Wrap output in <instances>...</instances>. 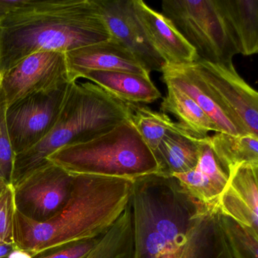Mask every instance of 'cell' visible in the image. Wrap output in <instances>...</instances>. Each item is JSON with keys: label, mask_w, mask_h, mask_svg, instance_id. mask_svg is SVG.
<instances>
[{"label": "cell", "mask_w": 258, "mask_h": 258, "mask_svg": "<svg viewBox=\"0 0 258 258\" xmlns=\"http://www.w3.org/2000/svg\"><path fill=\"white\" fill-rule=\"evenodd\" d=\"M134 258H240L221 214L173 176L134 179Z\"/></svg>", "instance_id": "1"}, {"label": "cell", "mask_w": 258, "mask_h": 258, "mask_svg": "<svg viewBox=\"0 0 258 258\" xmlns=\"http://www.w3.org/2000/svg\"><path fill=\"white\" fill-rule=\"evenodd\" d=\"M133 179L98 175L74 176L66 205L52 217L37 222L16 210L13 239L18 248L35 258L80 241L94 239L123 214Z\"/></svg>", "instance_id": "2"}, {"label": "cell", "mask_w": 258, "mask_h": 258, "mask_svg": "<svg viewBox=\"0 0 258 258\" xmlns=\"http://www.w3.org/2000/svg\"><path fill=\"white\" fill-rule=\"evenodd\" d=\"M111 38L95 0H27L0 25V78L35 52H67Z\"/></svg>", "instance_id": "3"}, {"label": "cell", "mask_w": 258, "mask_h": 258, "mask_svg": "<svg viewBox=\"0 0 258 258\" xmlns=\"http://www.w3.org/2000/svg\"><path fill=\"white\" fill-rule=\"evenodd\" d=\"M84 80L69 83L61 111L49 134L16 155L13 184L46 164V158L58 149L87 143L129 119L127 103Z\"/></svg>", "instance_id": "4"}, {"label": "cell", "mask_w": 258, "mask_h": 258, "mask_svg": "<svg viewBox=\"0 0 258 258\" xmlns=\"http://www.w3.org/2000/svg\"><path fill=\"white\" fill-rule=\"evenodd\" d=\"M46 161L72 176L98 175L134 180L159 170L153 152L129 119L97 138L58 149Z\"/></svg>", "instance_id": "5"}, {"label": "cell", "mask_w": 258, "mask_h": 258, "mask_svg": "<svg viewBox=\"0 0 258 258\" xmlns=\"http://www.w3.org/2000/svg\"><path fill=\"white\" fill-rule=\"evenodd\" d=\"M162 12L194 48L199 61L227 64L239 54L217 0H164Z\"/></svg>", "instance_id": "6"}, {"label": "cell", "mask_w": 258, "mask_h": 258, "mask_svg": "<svg viewBox=\"0 0 258 258\" xmlns=\"http://www.w3.org/2000/svg\"><path fill=\"white\" fill-rule=\"evenodd\" d=\"M69 83L27 96L7 107V127L16 155L40 143L53 127Z\"/></svg>", "instance_id": "7"}, {"label": "cell", "mask_w": 258, "mask_h": 258, "mask_svg": "<svg viewBox=\"0 0 258 258\" xmlns=\"http://www.w3.org/2000/svg\"><path fill=\"white\" fill-rule=\"evenodd\" d=\"M74 176L47 161L13 184L16 210L42 222L63 208L72 191Z\"/></svg>", "instance_id": "8"}, {"label": "cell", "mask_w": 258, "mask_h": 258, "mask_svg": "<svg viewBox=\"0 0 258 258\" xmlns=\"http://www.w3.org/2000/svg\"><path fill=\"white\" fill-rule=\"evenodd\" d=\"M69 82L66 52L40 51L1 75L0 90L9 107L27 96Z\"/></svg>", "instance_id": "9"}, {"label": "cell", "mask_w": 258, "mask_h": 258, "mask_svg": "<svg viewBox=\"0 0 258 258\" xmlns=\"http://www.w3.org/2000/svg\"><path fill=\"white\" fill-rule=\"evenodd\" d=\"M220 103L245 134L258 136V94L238 75L233 63H192Z\"/></svg>", "instance_id": "10"}, {"label": "cell", "mask_w": 258, "mask_h": 258, "mask_svg": "<svg viewBox=\"0 0 258 258\" xmlns=\"http://www.w3.org/2000/svg\"><path fill=\"white\" fill-rule=\"evenodd\" d=\"M111 37L124 45L143 69L161 72L165 62L154 49L139 19L134 0H95Z\"/></svg>", "instance_id": "11"}, {"label": "cell", "mask_w": 258, "mask_h": 258, "mask_svg": "<svg viewBox=\"0 0 258 258\" xmlns=\"http://www.w3.org/2000/svg\"><path fill=\"white\" fill-rule=\"evenodd\" d=\"M258 165L243 164L229 172L219 199V212L258 237Z\"/></svg>", "instance_id": "12"}, {"label": "cell", "mask_w": 258, "mask_h": 258, "mask_svg": "<svg viewBox=\"0 0 258 258\" xmlns=\"http://www.w3.org/2000/svg\"><path fill=\"white\" fill-rule=\"evenodd\" d=\"M161 73L166 86L178 89L188 95L217 125L220 133L235 136L247 134L235 123L192 64H165Z\"/></svg>", "instance_id": "13"}, {"label": "cell", "mask_w": 258, "mask_h": 258, "mask_svg": "<svg viewBox=\"0 0 258 258\" xmlns=\"http://www.w3.org/2000/svg\"><path fill=\"white\" fill-rule=\"evenodd\" d=\"M70 82L88 71L123 72L150 75L131 51L116 39L66 52Z\"/></svg>", "instance_id": "14"}, {"label": "cell", "mask_w": 258, "mask_h": 258, "mask_svg": "<svg viewBox=\"0 0 258 258\" xmlns=\"http://www.w3.org/2000/svg\"><path fill=\"white\" fill-rule=\"evenodd\" d=\"M139 19L154 49L165 64L182 66L196 62L198 55L171 22L148 7L141 0H134Z\"/></svg>", "instance_id": "15"}, {"label": "cell", "mask_w": 258, "mask_h": 258, "mask_svg": "<svg viewBox=\"0 0 258 258\" xmlns=\"http://www.w3.org/2000/svg\"><path fill=\"white\" fill-rule=\"evenodd\" d=\"M173 176L193 197L217 208L229 180V173L217 160L208 137L199 139V161L196 167Z\"/></svg>", "instance_id": "16"}, {"label": "cell", "mask_w": 258, "mask_h": 258, "mask_svg": "<svg viewBox=\"0 0 258 258\" xmlns=\"http://www.w3.org/2000/svg\"><path fill=\"white\" fill-rule=\"evenodd\" d=\"M125 103L147 104L162 97L150 75L123 72L88 71L81 75Z\"/></svg>", "instance_id": "17"}, {"label": "cell", "mask_w": 258, "mask_h": 258, "mask_svg": "<svg viewBox=\"0 0 258 258\" xmlns=\"http://www.w3.org/2000/svg\"><path fill=\"white\" fill-rule=\"evenodd\" d=\"M238 53L258 52V0H217Z\"/></svg>", "instance_id": "18"}, {"label": "cell", "mask_w": 258, "mask_h": 258, "mask_svg": "<svg viewBox=\"0 0 258 258\" xmlns=\"http://www.w3.org/2000/svg\"><path fill=\"white\" fill-rule=\"evenodd\" d=\"M199 139L177 122L153 152L158 173L173 176L195 168L199 161Z\"/></svg>", "instance_id": "19"}, {"label": "cell", "mask_w": 258, "mask_h": 258, "mask_svg": "<svg viewBox=\"0 0 258 258\" xmlns=\"http://www.w3.org/2000/svg\"><path fill=\"white\" fill-rule=\"evenodd\" d=\"M83 258H134V217L131 205L115 223L98 238Z\"/></svg>", "instance_id": "20"}, {"label": "cell", "mask_w": 258, "mask_h": 258, "mask_svg": "<svg viewBox=\"0 0 258 258\" xmlns=\"http://www.w3.org/2000/svg\"><path fill=\"white\" fill-rule=\"evenodd\" d=\"M167 87V95L160 108L161 112L173 114L197 138H205L211 131L220 133L217 125L188 95L178 89Z\"/></svg>", "instance_id": "21"}, {"label": "cell", "mask_w": 258, "mask_h": 258, "mask_svg": "<svg viewBox=\"0 0 258 258\" xmlns=\"http://www.w3.org/2000/svg\"><path fill=\"white\" fill-rule=\"evenodd\" d=\"M208 137L217 160L228 173L243 164L258 165V136L217 133Z\"/></svg>", "instance_id": "22"}, {"label": "cell", "mask_w": 258, "mask_h": 258, "mask_svg": "<svg viewBox=\"0 0 258 258\" xmlns=\"http://www.w3.org/2000/svg\"><path fill=\"white\" fill-rule=\"evenodd\" d=\"M129 120L152 152L163 139L177 126L167 114L140 104L127 103Z\"/></svg>", "instance_id": "23"}, {"label": "cell", "mask_w": 258, "mask_h": 258, "mask_svg": "<svg viewBox=\"0 0 258 258\" xmlns=\"http://www.w3.org/2000/svg\"><path fill=\"white\" fill-rule=\"evenodd\" d=\"M7 104L0 90V179L13 184L16 154L13 151L7 127Z\"/></svg>", "instance_id": "24"}, {"label": "cell", "mask_w": 258, "mask_h": 258, "mask_svg": "<svg viewBox=\"0 0 258 258\" xmlns=\"http://www.w3.org/2000/svg\"><path fill=\"white\" fill-rule=\"evenodd\" d=\"M16 211L13 184L0 180V244L14 242L13 223Z\"/></svg>", "instance_id": "25"}, {"label": "cell", "mask_w": 258, "mask_h": 258, "mask_svg": "<svg viewBox=\"0 0 258 258\" xmlns=\"http://www.w3.org/2000/svg\"><path fill=\"white\" fill-rule=\"evenodd\" d=\"M221 217L240 258H258V237L229 217Z\"/></svg>", "instance_id": "26"}, {"label": "cell", "mask_w": 258, "mask_h": 258, "mask_svg": "<svg viewBox=\"0 0 258 258\" xmlns=\"http://www.w3.org/2000/svg\"><path fill=\"white\" fill-rule=\"evenodd\" d=\"M99 238L69 244L35 258H83L94 247Z\"/></svg>", "instance_id": "27"}, {"label": "cell", "mask_w": 258, "mask_h": 258, "mask_svg": "<svg viewBox=\"0 0 258 258\" xmlns=\"http://www.w3.org/2000/svg\"><path fill=\"white\" fill-rule=\"evenodd\" d=\"M26 1L27 0H0V25L17 9L22 7Z\"/></svg>", "instance_id": "28"}, {"label": "cell", "mask_w": 258, "mask_h": 258, "mask_svg": "<svg viewBox=\"0 0 258 258\" xmlns=\"http://www.w3.org/2000/svg\"><path fill=\"white\" fill-rule=\"evenodd\" d=\"M16 247L14 242L0 244V258H8L9 255Z\"/></svg>", "instance_id": "29"}, {"label": "cell", "mask_w": 258, "mask_h": 258, "mask_svg": "<svg viewBox=\"0 0 258 258\" xmlns=\"http://www.w3.org/2000/svg\"><path fill=\"white\" fill-rule=\"evenodd\" d=\"M8 258H34L29 253L18 248L17 247L9 255Z\"/></svg>", "instance_id": "30"}, {"label": "cell", "mask_w": 258, "mask_h": 258, "mask_svg": "<svg viewBox=\"0 0 258 258\" xmlns=\"http://www.w3.org/2000/svg\"><path fill=\"white\" fill-rule=\"evenodd\" d=\"M0 180H1V179H0Z\"/></svg>", "instance_id": "31"}]
</instances>
